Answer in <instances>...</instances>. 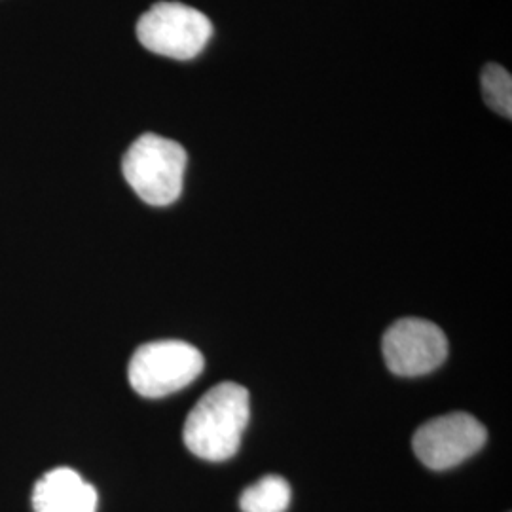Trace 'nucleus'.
I'll return each instance as SVG.
<instances>
[{
  "instance_id": "f257e3e1",
  "label": "nucleus",
  "mask_w": 512,
  "mask_h": 512,
  "mask_svg": "<svg viewBox=\"0 0 512 512\" xmlns=\"http://www.w3.org/2000/svg\"><path fill=\"white\" fill-rule=\"evenodd\" d=\"M249 391L234 382L209 389L184 421L186 448L207 461H226L238 454L249 423Z\"/></svg>"
},
{
  "instance_id": "f03ea898",
  "label": "nucleus",
  "mask_w": 512,
  "mask_h": 512,
  "mask_svg": "<svg viewBox=\"0 0 512 512\" xmlns=\"http://www.w3.org/2000/svg\"><path fill=\"white\" fill-rule=\"evenodd\" d=\"M186 162V150L179 143L145 133L128 148L122 171L143 202L165 207L177 202L183 192Z\"/></svg>"
},
{
  "instance_id": "7ed1b4c3",
  "label": "nucleus",
  "mask_w": 512,
  "mask_h": 512,
  "mask_svg": "<svg viewBox=\"0 0 512 512\" xmlns=\"http://www.w3.org/2000/svg\"><path fill=\"white\" fill-rule=\"evenodd\" d=\"M202 351L181 340L150 342L129 361V384L135 393L160 399L192 384L203 372Z\"/></svg>"
},
{
  "instance_id": "20e7f679",
  "label": "nucleus",
  "mask_w": 512,
  "mask_h": 512,
  "mask_svg": "<svg viewBox=\"0 0 512 512\" xmlns=\"http://www.w3.org/2000/svg\"><path fill=\"white\" fill-rule=\"evenodd\" d=\"M213 37L211 19L181 2H158L137 23V38L152 54L188 61Z\"/></svg>"
},
{
  "instance_id": "39448f33",
  "label": "nucleus",
  "mask_w": 512,
  "mask_h": 512,
  "mask_svg": "<svg viewBox=\"0 0 512 512\" xmlns=\"http://www.w3.org/2000/svg\"><path fill=\"white\" fill-rule=\"evenodd\" d=\"M486 439V427L475 416L452 412L421 425L412 448L425 467L446 471L475 456Z\"/></svg>"
},
{
  "instance_id": "423d86ee",
  "label": "nucleus",
  "mask_w": 512,
  "mask_h": 512,
  "mask_svg": "<svg viewBox=\"0 0 512 512\" xmlns=\"http://www.w3.org/2000/svg\"><path fill=\"white\" fill-rule=\"evenodd\" d=\"M384 359L397 376H423L439 368L448 357L446 334L431 321L406 317L384 334Z\"/></svg>"
},
{
  "instance_id": "0eeeda50",
  "label": "nucleus",
  "mask_w": 512,
  "mask_h": 512,
  "mask_svg": "<svg viewBox=\"0 0 512 512\" xmlns=\"http://www.w3.org/2000/svg\"><path fill=\"white\" fill-rule=\"evenodd\" d=\"M35 512H95L97 492L69 467L48 471L33 490Z\"/></svg>"
},
{
  "instance_id": "6e6552de",
  "label": "nucleus",
  "mask_w": 512,
  "mask_h": 512,
  "mask_svg": "<svg viewBox=\"0 0 512 512\" xmlns=\"http://www.w3.org/2000/svg\"><path fill=\"white\" fill-rule=\"evenodd\" d=\"M239 505L243 512H285L291 505V486L281 476H264L245 488Z\"/></svg>"
},
{
  "instance_id": "1a4fd4ad",
  "label": "nucleus",
  "mask_w": 512,
  "mask_h": 512,
  "mask_svg": "<svg viewBox=\"0 0 512 512\" xmlns=\"http://www.w3.org/2000/svg\"><path fill=\"white\" fill-rule=\"evenodd\" d=\"M482 95L490 109L497 114L511 118L512 116V78L509 71L499 65H486L482 71Z\"/></svg>"
}]
</instances>
